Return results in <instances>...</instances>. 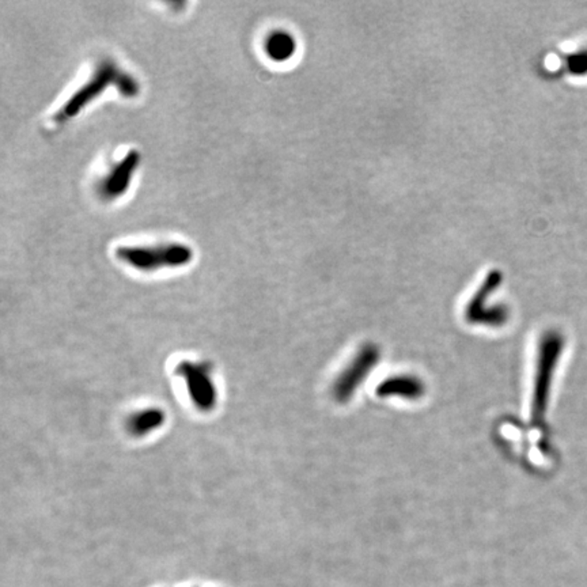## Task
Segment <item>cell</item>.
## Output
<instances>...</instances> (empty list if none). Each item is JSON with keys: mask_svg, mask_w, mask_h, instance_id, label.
<instances>
[{"mask_svg": "<svg viewBox=\"0 0 587 587\" xmlns=\"http://www.w3.org/2000/svg\"><path fill=\"white\" fill-rule=\"evenodd\" d=\"M109 86L116 87L120 94L127 99H132L139 94V83L137 79L122 70L115 61L105 59L97 66L91 78L56 113V122L73 119L86 105L101 96Z\"/></svg>", "mask_w": 587, "mask_h": 587, "instance_id": "obj_1", "label": "cell"}, {"mask_svg": "<svg viewBox=\"0 0 587 587\" xmlns=\"http://www.w3.org/2000/svg\"><path fill=\"white\" fill-rule=\"evenodd\" d=\"M116 258L127 266L154 273L161 268H178L186 266L194 258L191 246L184 243H165L155 246H120Z\"/></svg>", "mask_w": 587, "mask_h": 587, "instance_id": "obj_2", "label": "cell"}, {"mask_svg": "<svg viewBox=\"0 0 587 587\" xmlns=\"http://www.w3.org/2000/svg\"><path fill=\"white\" fill-rule=\"evenodd\" d=\"M140 155L138 151H128L127 155L105 177L99 186L102 197L115 200L122 197L132 183L133 174L139 166Z\"/></svg>", "mask_w": 587, "mask_h": 587, "instance_id": "obj_3", "label": "cell"}, {"mask_svg": "<svg viewBox=\"0 0 587 587\" xmlns=\"http://www.w3.org/2000/svg\"><path fill=\"white\" fill-rule=\"evenodd\" d=\"M377 358H378V351L376 348H363L362 353L356 356L353 365L347 369V371L340 377L337 384H336V397L340 400L348 399L353 393L356 385L362 382L366 374L373 368L374 363L377 362Z\"/></svg>", "mask_w": 587, "mask_h": 587, "instance_id": "obj_4", "label": "cell"}, {"mask_svg": "<svg viewBox=\"0 0 587 587\" xmlns=\"http://www.w3.org/2000/svg\"><path fill=\"white\" fill-rule=\"evenodd\" d=\"M296 40L290 33L274 32L266 41V51L269 58L275 61H286L296 53Z\"/></svg>", "mask_w": 587, "mask_h": 587, "instance_id": "obj_5", "label": "cell"}, {"mask_svg": "<svg viewBox=\"0 0 587 587\" xmlns=\"http://www.w3.org/2000/svg\"><path fill=\"white\" fill-rule=\"evenodd\" d=\"M423 386L419 381L412 378H394L379 388V393L416 399L422 394Z\"/></svg>", "mask_w": 587, "mask_h": 587, "instance_id": "obj_6", "label": "cell"}, {"mask_svg": "<svg viewBox=\"0 0 587 587\" xmlns=\"http://www.w3.org/2000/svg\"><path fill=\"white\" fill-rule=\"evenodd\" d=\"M186 373H188V378L194 381V386L191 388L192 393H197L196 399L199 404L209 407L211 404L212 394L209 377L202 373V370H199V369H196V370H188Z\"/></svg>", "mask_w": 587, "mask_h": 587, "instance_id": "obj_7", "label": "cell"}, {"mask_svg": "<svg viewBox=\"0 0 587 587\" xmlns=\"http://www.w3.org/2000/svg\"><path fill=\"white\" fill-rule=\"evenodd\" d=\"M566 66H567V70L570 71L573 75H586L587 48H584V50L578 51V52L568 56L567 60H566Z\"/></svg>", "mask_w": 587, "mask_h": 587, "instance_id": "obj_8", "label": "cell"}]
</instances>
